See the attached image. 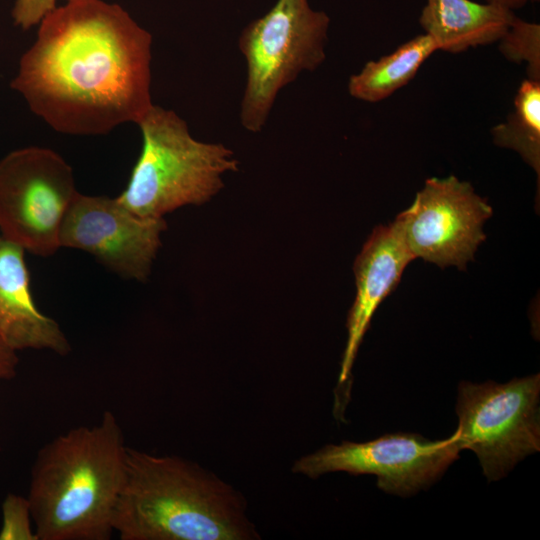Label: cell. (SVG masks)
Wrapping results in <instances>:
<instances>
[{"mask_svg":"<svg viewBox=\"0 0 540 540\" xmlns=\"http://www.w3.org/2000/svg\"><path fill=\"white\" fill-rule=\"evenodd\" d=\"M66 2L39 23L11 87L59 133L137 124L153 105L152 35L118 4Z\"/></svg>","mask_w":540,"mask_h":540,"instance_id":"1","label":"cell"},{"mask_svg":"<svg viewBox=\"0 0 540 540\" xmlns=\"http://www.w3.org/2000/svg\"><path fill=\"white\" fill-rule=\"evenodd\" d=\"M114 413L44 444L31 468L27 498L39 540H109L127 462Z\"/></svg>","mask_w":540,"mask_h":540,"instance_id":"2","label":"cell"},{"mask_svg":"<svg viewBox=\"0 0 540 540\" xmlns=\"http://www.w3.org/2000/svg\"><path fill=\"white\" fill-rule=\"evenodd\" d=\"M113 529L121 540L260 538L229 484L184 458L131 447Z\"/></svg>","mask_w":540,"mask_h":540,"instance_id":"3","label":"cell"},{"mask_svg":"<svg viewBox=\"0 0 540 540\" xmlns=\"http://www.w3.org/2000/svg\"><path fill=\"white\" fill-rule=\"evenodd\" d=\"M143 145L123 192L116 199L131 212L163 218L186 205L208 202L238 170L233 151L195 139L175 111L152 105L137 123Z\"/></svg>","mask_w":540,"mask_h":540,"instance_id":"4","label":"cell"},{"mask_svg":"<svg viewBox=\"0 0 540 540\" xmlns=\"http://www.w3.org/2000/svg\"><path fill=\"white\" fill-rule=\"evenodd\" d=\"M329 24L308 0H277L242 30L238 47L247 71L240 122L246 130L260 132L280 90L325 61Z\"/></svg>","mask_w":540,"mask_h":540,"instance_id":"5","label":"cell"},{"mask_svg":"<svg viewBox=\"0 0 540 540\" xmlns=\"http://www.w3.org/2000/svg\"><path fill=\"white\" fill-rule=\"evenodd\" d=\"M539 397V374L459 385L457 444L476 454L488 481L500 480L540 450Z\"/></svg>","mask_w":540,"mask_h":540,"instance_id":"6","label":"cell"},{"mask_svg":"<svg viewBox=\"0 0 540 540\" xmlns=\"http://www.w3.org/2000/svg\"><path fill=\"white\" fill-rule=\"evenodd\" d=\"M77 194L72 168L54 150L31 146L8 153L0 160L1 237L33 255H53Z\"/></svg>","mask_w":540,"mask_h":540,"instance_id":"7","label":"cell"},{"mask_svg":"<svg viewBox=\"0 0 540 540\" xmlns=\"http://www.w3.org/2000/svg\"><path fill=\"white\" fill-rule=\"evenodd\" d=\"M460 451L456 431L435 441L415 433L386 434L368 442L326 445L298 459L292 470L313 479L340 471L375 475L381 490L410 496L437 481Z\"/></svg>","mask_w":540,"mask_h":540,"instance_id":"8","label":"cell"},{"mask_svg":"<svg viewBox=\"0 0 540 540\" xmlns=\"http://www.w3.org/2000/svg\"><path fill=\"white\" fill-rule=\"evenodd\" d=\"M492 212L470 183L451 175L427 179L395 220L414 258L463 270L485 240L482 228Z\"/></svg>","mask_w":540,"mask_h":540,"instance_id":"9","label":"cell"},{"mask_svg":"<svg viewBox=\"0 0 540 540\" xmlns=\"http://www.w3.org/2000/svg\"><path fill=\"white\" fill-rule=\"evenodd\" d=\"M165 229L164 218L138 216L116 197L78 192L63 220L60 246L88 252L124 278L145 281Z\"/></svg>","mask_w":540,"mask_h":540,"instance_id":"10","label":"cell"},{"mask_svg":"<svg viewBox=\"0 0 540 540\" xmlns=\"http://www.w3.org/2000/svg\"><path fill=\"white\" fill-rule=\"evenodd\" d=\"M415 259L396 220L373 230L354 263L356 296L347 319L339 386L350 375L359 346L381 302L397 287L406 266Z\"/></svg>","mask_w":540,"mask_h":540,"instance_id":"11","label":"cell"},{"mask_svg":"<svg viewBox=\"0 0 540 540\" xmlns=\"http://www.w3.org/2000/svg\"><path fill=\"white\" fill-rule=\"evenodd\" d=\"M24 253L0 238V337L16 352L49 350L65 356L70 343L60 325L36 307Z\"/></svg>","mask_w":540,"mask_h":540,"instance_id":"12","label":"cell"},{"mask_svg":"<svg viewBox=\"0 0 540 540\" xmlns=\"http://www.w3.org/2000/svg\"><path fill=\"white\" fill-rule=\"evenodd\" d=\"M515 16L514 11L489 2L426 0L419 24L438 51L455 54L498 42Z\"/></svg>","mask_w":540,"mask_h":540,"instance_id":"13","label":"cell"},{"mask_svg":"<svg viewBox=\"0 0 540 540\" xmlns=\"http://www.w3.org/2000/svg\"><path fill=\"white\" fill-rule=\"evenodd\" d=\"M436 51L433 39L423 33L377 60L368 61L348 81L349 94L358 100L377 103L407 85L423 63Z\"/></svg>","mask_w":540,"mask_h":540,"instance_id":"14","label":"cell"},{"mask_svg":"<svg viewBox=\"0 0 540 540\" xmlns=\"http://www.w3.org/2000/svg\"><path fill=\"white\" fill-rule=\"evenodd\" d=\"M513 111L491 129L493 142L517 152L540 176V80L524 79L515 94Z\"/></svg>","mask_w":540,"mask_h":540,"instance_id":"15","label":"cell"},{"mask_svg":"<svg viewBox=\"0 0 540 540\" xmlns=\"http://www.w3.org/2000/svg\"><path fill=\"white\" fill-rule=\"evenodd\" d=\"M501 54L509 61L526 64L529 79L540 80V25L515 16L497 42Z\"/></svg>","mask_w":540,"mask_h":540,"instance_id":"16","label":"cell"},{"mask_svg":"<svg viewBox=\"0 0 540 540\" xmlns=\"http://www.w3.org/2000/svg\"><path fill=\"white\" fill-rule=\"evenodd\" d=\"M1 508L0 540H39L27 496L9 493Z\"/></svg>","mask_w":540,"mask_h":540,"instance_id":"17","label":"cell"},{"mask_svg":"<svg viewBox=\"0 0 540 540\" xmlns=\"http://www.w3.org/2000/svg\"><path fill=\"white\" fill-rule=\"evenodd\" d=\"M56 7V0H16L12 18L16 26L26 30L39 24Z\"/></svg>","mask_w":540,"mask_h":540,"instance_id":"18","label":"cell"},{"mask_svg":"<svg viewBox=\"0 0 540 540\" xmlns=\"http://www.w3.org/2000/svg\"><path fill=\"white\" fill-rule=\"evenodd\" d=\"M17 352L0 337V380H11L17 374Z\"/></svg>","mask_w":540,"mask_h":540,"instance_id":"19","label":"cell"},{"mask_svg":"<svg viewBox=\"0 0 540 540\" xmlns=\"http://www.w3.org/2000/svg\"><path fill=\"white\" fill-rule=\"evenodd\" d=\"M485 2L496 4L514 11L523 8L530 3L539 2V0H485Z\"/></svg>","mask_w":540,"mask_h":540,"instance_id":"20","label":"cell"},{"mask_svg":"<svg viewBox=\"0 0 540 540\" xmlns=\"http://www.w3.org/2000/svg\"><path fill=\"white\" fill-rule=\"evenodd\" d=\"M65 1H71V0H65Z\"/></svg>","mask_w":540,"mask_h":540,"instance_id":"21","label":"cell"},{"mask_svg":"<svg viewBox=\"0 0 540 540\" xmlns=\"http://www.w3.org/2000/svg\"><path fill=\"white\" fill-rule=\"evenodd\" d=\"M0 238H1V234H0Z\"/></svg>","mask_w":540,"mask_h":540,"instance_id":"22","label":"cell"}]
</instances>
